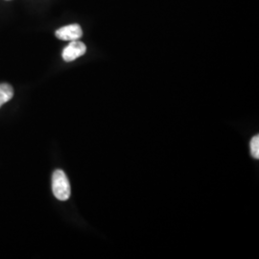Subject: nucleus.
I'll return each instance as SVG.
<instances>
[{
  "label": "nucleus",
  "instance_id": "f257e3e1",
  "mask_svg": "<svg viewBox=\"0 0 259 259\" xmlns=\"http://www.w3.org/2000/svg\"><path fill=\"white\" fill-rule=\"evenodd\" d=\"M52 191L60 201H66L71 194L70 184L63 170H56L52 175Z\"/></svg>",
  "mask_w": 259,
  "mask_h": 259
},
{
  "label": "nucleus",
  "instance_id": "f03ea898",
  "mask_svg": "<svg viewBox=\"0 0 259 259\" xmlns=\"http://www.w3.org/2000/svg\"><path fill=\"white\" fill-rule=\"evenodd\" d=\"M56 37L62 40H78L83 36V30L79 24H70L60 28L56 31Z\"/></svg>",
  "mask_w": 259,
  "mask_h": 259
},
{
  "label": "nucleus",
  "instance_id": "7ed1b4c3",
  "mask_svg": "<svg viewBox=\"0 0 259 259\" xmlns=\"http://www.w3.org/2000/svg\"><path fill=\"white\" fill-rule=\"evenodd\" d=\"M87 52V47L79 40H72L63 51V59L65 62H72L82 57Z\"/></svg>",
  "mask_w": 259,
  "mask_h": 259
},
{
  "label": "nucleus",
  "instance_id": "20e7f679",
  "mask_svg": "<svg viewBox=\"0 0 259 259\" xmlns=\"http://www.w3.org/2000/svg\"><path fill=\"white\" fill-rule=\"evenodd\" d=\"M14 96V90L9 83H0V108L5 103L9 102Z\"/></svg>",
  "mask_w": 259,
  "mask_h": 259
},
{
  "label": "nucleus",
  "instance_id": "39448f33",
  "mask_svg": "<svg viewBox=\"0 0 259 259\" xmlns=\"http://www.w3.org/2000/svg\"><path fill=\"white\" fill-rule=\"evenodd\" d=\"M250 153L251 156L256 159L259 158V136L253 137L250 140Z\"/></svg>",
  "mask_w": 259,
  "mask_h": 259
}]
</instances>
